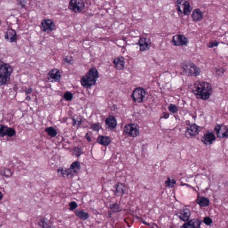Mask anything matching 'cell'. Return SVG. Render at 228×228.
Returning a JSON list of instances; mask_svg holds the SVG:
<instances>
[{
    "mask_svg": "<svg viewBox=\"0 0 228 228\" xmlns=\"http://www.w3.org/2000/svg\"><path fill=\"white\" fill-rule=\"evenodd\" d=\"M13 69L10 64L1 61L0 64L1 85H5L11 79Z\"/></svg>",
    "mask_w": 228,
    "mask_h": 228,
    "instance_id": "cell-4",
    "label": "cell"
},
{
    "mask_svg": "<svg viewBox=\"0 0 228 228\" xmlns=\"http://www.w3.org/2000/svg\"><path fill=\"white\" fill-rule=\"evenodd\" d=\"M91 128L94 131H99L102 128L101 125L100 123H96L93 125Z\"/></svg>",
    "mask_w": 228,
    "mask_h": 228,
    "instance_id": "cell-42",
    "label": "cell"
},
{
    "mask_svg": "<svg viewBox=\"0 0 228 228\" xmlns=\"http://www.w3.org/2000/svg\"><path fill=\"white\" fill-rule=\"evenodd\" d=\"M97 142L103 146H107L111 143V140L106 136H100L97 139Z\"/></svg>",
    "mask_w": 228,
    "mask_h": 228,
    "instance_id": "cell-26",
    "label": "cell"
},
{
    "mask_svg": "<svg viewBox=\"0 0 228 228\" xmlns=\"http://www.w3.org/2000/svg\"><path fill=\"white\" fill-rule=\"evenodd\" d=\"M214 130L219 138L223 139L228 137V128L226 126L217 125L215 127Z\"/></svg>",
    "mask_w": 228,
    "mask_h": 228,
    "instance_id": "cell-11",
    "label": "cell"
},
{
    "mask_svg": "<svg viewBox=\"0 0 228 228\" xmlns=\"http://www.w3.org/2000/svg\"><path fill=\"white\" fill-rule=\"evenodd\" d=\"M225 72V70L224 69L222 68H217L215 69L216 74L218 76H221L224 75Z\"/></svg>",
    "mask_w": 228,
    "mask_h": 228,
    "instance_id": "cell-41",
    "label": "cell"
},
{
    "mask_svg": "<svg viewBox=\"0 0 228 228\" xmlns=\"http://www.w3.org/2000/svg\"><path fill=\"white\" fill-rule=\"evenodd\" d=\"M85 7V3L81 0H71L68 5V9L75 13H80Z\"/></svg>",
    "mask_w": 228,
    "mask_h": 228,
    "instance_id": "cell-6",
    "label": "cell"
},
{
    "mask_svg": "<svg viewBox=\"0 0 228 228\" xmlns=\"http://www.w3.org/2000/svg\"><path fill=\"white\" fill-rule=\"evenodd\" d=\"M110 209L111 212L113 213H118L121 211V208L117 203H115L111 205L110 206Z\"/></svg>",
    "mask_w": 228,
    "mask_h": 228,
    "instance_id": "cell-32",
    "label": "cell"
},
{
    "mask_svg": "<svg viewBox=\"0 0 228 228\" xmlns=\"http://www.w3.org/2000/svg\"><path fill=\"white\" fill-rule=\"evenodd\" d=\"M55 27V23L51 19L45 18L41 22V29L46 33H51L54 30Z\"/></svg>",
    "mask_w": 228,
    "mask_h": 228,
    "instance_id": "cell-7",
    "label": "cell"
},
{
    "mask_svg": "<svg viewBox=\"0 0 228 228\" xmlns=\"http://www.w3.org/2000/svg\"><path fill=\"white\" fill-rule=\"evenodd\" d=\"M188 43V39L184 35L181 34H177L173 36L171 40L172 45L174 46H186Z\"/></svg>",
    "mask_w": 228,
    "mask_h": 228,
    "instance_id": "cell-10",
    "label": "cell"
},
{
    "mask_svg": "<svg viewBox=\"0 0 228 228\" xmlns=\"http://www.w3.org/2000/svg\"><path fill=\"white\" fill-rule=\"evenodd\" d=\"M17 4L20 5L22 8H25L27 4V1H17Z\"/></svg>",
    "mask_w": 228,
    "mask_h": 228,
    "instance_id": "cell-44",
    "label": "cell"
},
{
    "mask_svg": "<svg viewBox=\"0 0 228 228\" xmlns=\"http://www.w3.org/2000/svg\"><path fill=\"white\" fill-rule=\"evenodd\" d=\"M32 90H33V89H32V88H26V89L25 90V92H26V94H31V93H32Z\"/></svg>",
    "mask_w": 228,
    "mask_h": 228,
    "instance_id": "cell-45",
    "label": "cell"
},
{
    "mask_svg": "<svg viewBox=\"0 0 228 228\" xmlns=\"http://www.w3.org/2000/svg\"><path fill=\"white\" fill-rule=\"evenodd\" d=\"M146 95V92L145 90L143 88L140 87L133 91L131 96L134 101L140 103L143 102Z\"/></svg>",
    "mask_w": 228,
    "mask_h": 228,
    "instance_id": "cell-9",
    "label": "cell"
},
{
    "mask_svg": "<svg viewBox=\"0 0 228 228\" xmlns=\"http://www.w3.org/2000/svg\"><path fill=\"white\" fill-rule=\"evenodd\" d=\"M45 131L49 136L51 137H56L57 135V131L54 128L52 127L46 128Z\"/></svg>",
    "mask_w": 228,
    "mask_h": 228,
    "instance_id": "cell-29",
    "label": "cell"
},
{
    "mask_svg": "<svg viewBox=\"0 0 228 228\" xmlns=\"http://www.w3.org/2000/svg\"><path fill=\"white\" fill-rule=\"evenodd\" d=\"M113 63L115 65V68L117 69L122 70L125 67V58L121 56L116 57L114 59Z\"/></svg>",
    "mask_w": 228,
    "mask_h": 228,
    "instance_id": "cell-19",
    "label": "cell"
},
{
    "mask_svg": "<svg viewBox=\"0 0 228 228\" xmlns=\"http://www.w3.org/2000/svg\"><path fill=\"white\" fill-rule=\"evenodd\" d=\"M75 215L82 220H86L89 218V214L82 210H76L74 212Z\"/></svg>",
    "mask_w": 228,
    "mask_h": 228,
    "instance_id": "cell-25",
    "label": "cell"
},
{
    "mask_svg": "<svg viewBox=\"0 0 228 228\" xmlns=\"http://www.w3.org/2000/svg\"><path fill=\"white\" fill-rule=\"evenodd\" d=\"M82 123V118L80 116L74 117L72 119L73 125L75 127H79Z\"/></svg>",
    "mask_w": 228,
    "mask_h": 228,
    "instance_id": "cell-31",
    "label": "cell"
},
{
    "mask_svg": "<svg viewBox=\"0 0 228 228\" xmlns=\"http://www.w3.org/2000/svg\"><path fill=\"white\" fill-rule=\"evenodd\" d=\"M106 124L107 125L109 128L111 129H115L116 127L117 123L116 119L113 116H109L106 119Z\"/></svg>",
    "mask_w": 228,
    "mask_h": 228,
    "instance_id": "cell-23",
    "label": "cell"
},
{
    "mask_svg": "<svg viewBox=\"0 0 228 228\" xmlns=\"http://www.w3.org/2000/svg\"><path fill=\"white\" fill-rule=\"evenodd\" d=\"M16 134V131L14 129L12 128H9L8 131H7V134L6 136L8 137H12L15 136Z\"/></svg>",
    "mask_w": 228,
    "mask_h": 228,
    "instance_id": "cell-40",
    "label": "cell"
},
{
    "mask_svg": "<svg viewBox=\"0 0 228 228\" xmlns=\"http://www.w3.org/2000/svg\"><path fill=\"white\" fill-rule=\"evenodd\" d=\"M196 203L200 206L207 207L210 204V201L207 197H205L204 196H200L196 199Z\"/></svg>",
    "mask_w": 228,
    "mask_h": 228,
    "instance_id": "cell-22",
    "label": "cell"
},
{
    "mask_svg": "<svg viewBox=\"0 0 228 228\" xmlns=\"http://www.w3.org/2000/svg\"><path fill=\"white\" fill-rule=\"evenodd\" d=\"M202 222L197 218L192 219L184 223L181 228H201Z\"/></svg>",
    "mask_w": 228,
    "mask_h": 228,
    "instance_id": "cell-14",
    "label": "cell"
},
{
    "mask_svg": "<svg viewBox=\"0 0 228 228\" xmlns=\"http://www.w3.org/2000/svg\"><path fill=\"white\" fill-rule=\"evenodd\" d=\"M176 5L178 11L184 15H189L192 10L189 3L185 0L177 1L176 2Z\"/></svg>",
    "mask_w": 228,
    "mask_h": 228,
    "instance_id": "cell-5",
    "label": "cell"
},
{
    "mask_svg": "<svg viewBox=\"0 0 228 228\" xmlns=\"http://www.w3.org/2000/svg\"><path fill=\"white\" fill-rule=\"evenodd\" d=\"M191 214V212L189 209L188 208H184L182 210L177 212L176 215L180 219L184 222H187L189 220Z\"/></svg>",
    "mask_w": 228,
    "mask_h": 228,
    "instance_id": "cell-17",
    "label": "cell"
},
{
    "mask_svg": "<svg viewBox=\"0 0 228 228\" xmlns=\"http://www.w3.org/2000/svg\"><path fill=\"white\" fill-rule=\"evenodd\" d=\"M61 75L60 71L57 68H53L48 74V79L50 82H59L61 80Z\"/></svg>",
    "mask_w": 228,
    "mask_h": 228,
    "instance_id": "cell-12",
    "label": "cell"
},
{
    "mask_svg": "<svg viewBox=\"0 0 228 228\" xmlns=\"http://www.w3.org/2000/svg\"><path fill=\"white\" fill-rule=\"evenodd\" d=\"M58 176L66 178L71 176L73 174L69 168H60L57 170Z\"/></svg>",
    "mask_w": 228,
    "mask_h": 228,
    "instance_id": "cell-24",
    "label": "cell"
},
{
    "mask_svg": "<svg viewBox=\"0 0 228 228\" xmlns=\"http://www.w3.org/2000/svg\"><path fill=\"white\" fill-rule=\"evenodd\" d=\"M168 110L172 113H176L177 112L178 109V107H177V106L171 104L168 106Z\"/></svg>",
    "mask_w": 228,
    "mask_h": 228,
    "instance_id": "cell-39",
    "label": "cell"
},
{
    "mask_svg": "<svg viewBox=\"0 0 228 228\" xmlns=\"http://www.w3.org/2000/svg\"><path fill=\"white\" fill-rule=\"evenodd\" d=\"M219 44V42L217 41H213L208 43L207 46L208 48H213L214 47H217Z\"/></svg>",
    "mask_w": 228,
    "mask_h": 228,
    "instance_id": "cell-36",
    "label": "cell"
},
{
    "mask_svg": "<svg viewBox=\"0 0 228 228\" xmlns=\"http://www.w3.org/2000/svg\"><path fill=\"white\" fill-rule=\"evenodd\" d=\"M73 151L74 154H75V155L76 157H79L83 153L82 150L81 148L77 147L74 148L73 149Z\"/></svg>",
    "mask_w": 228,
    "mask_h": 228,
    "instance_id": "cell-35",
    "label": "cell"
},
{
    "mask_svg": "<svg viewBox=\"0 0 228 228\" xmlns=\"http://www.w3.org/2000/svg\"><path fill=\"white\" fill-rule=\"evenodd\" d=\"M124 130L126 134L130 137H136L139 135V126L137 124H128L125 126Z\"/></svg>",
    "mask_w": 228,
    "mask_h": 228,
    "instance_id": "cell-8",
    "label": "cell"
},
{
    "mask_svg": "<svg viewBox=\"0 0 228 228\" xmlns=\"http://www.w3.org/2000/svg\"><path fill=\"white\" fill-rule=\"evenodd\" d=\"M5 40L11 43L16 42L17 40V36L16 32L13 29H9L5 34Z\"/></svg>",
    "mask_w": 228,
    "mask_h": 228,
    "instance_id": "cell-13",
    "label": "cell"
},
{
    "mask_svg": "<svg viewBox=\"0 0 228 228\" xmlns=\"http://www.w3.org/2000/svg\"><path fill=\"white\" fill-rule=\"evenodd\" d=\"M176 183V180L171 177L168 178L167 180L165 182V186L169 188H173Z\"/></svg>",
    "mask_w": 228,
    "mask_h": 228,
    "instance_id": "cell-30",
    "label": "cell"
},
{
    "mask_svg": "<svg viewBox=\"0 0 228 228\" xmlns=\"http://www.w3.org/2000/svg\"><path fill=\"white\" fill-rule=\"evenodd\" d=\"M99 72L95 67H91L81 78V85L84 88H88L95 85L99 78Z\"/></svg>",
    "mask_w": 228,
    "mask_h": 228,
    "instance_id": "cell-2",
    "label": "cell"
},
{
    "mask_svg": "<svg viewBox=\"0 0 228 228\" xmlns=\"http://www.w3.org/2000/svg\"><path fill=\"white\" fill-rule=\"evenodd\" d=\"M8 126L1 125V128H0V136L1 137H4L6 136L7 131H8Z\"/></svg>",
    "mask_w": 228,
    "mask_h": 228,
    "instance_id": "cell-34",
    "label": "cell"
},
{
    "mask_svg": "<svg viewBox=\"0 0 228 228\" xmlns=\"http://www.w3.org/2000/svg\"><path fill=\"white\" fill-rule=\"evenodd\" d=\"M203 222L207 226H210L213 222V220L210 217H206L204 218Z\"/></svg>",
    "mask_w": 228,
    "mask_h": 228,
    "instance_id": "cell-43",
    "label": "cell"
},
{
    "mask_svg": "<svg viewBox=\"0 0 228 228\" xmlns=\"http://www.w3.org/2000/svg\"><path fill=\"white\" fill-rule=\"evenodd\" d=\"M38 224L42 228H55L50 221L45 217L40 219L38 221Z\"/></svg>",
    "mask_w": 228,
    "mask_h": 228,
    "instance_id": "cell-21",
    "label": "cell"
},
{
    "mask_svg": "<svg viewBox=\"0 0 228 228\" xmlns=\"http://www.w3.org/2000/svg\"><path fill=\"white\" fill-rule=\"evenodd\" d=\"M200 131V128L194 124L189 126L186 131V135L188 137H193L196 136Z\"/></svg>",
    "mask_w": 228,
    "mask_h": 228,
    "instance_id": "cell-18",
    "label": "cell"
},
{
    "mask_svg": "<svg viewBox=\"0 0 228 228\" xmlns=\"http://www.w3.org/2000/svg\"><path fill=\"white\" fill-rule=\"evenodd\" d=\"M183 73L188 76H198L201 73V69L190 60H185L181 64Z\"/></svg>",
    "mask_w": 228,
    "mask_h": 228,
    "instance_id": "cell-3",
    "label": "cell"
},
{
    "mask_svg": "<svg viewBox=\"0 0 228 228\" xmlns=\"http://www.w3.org/2000/svg\"><path fill=\"white\" fill-rule=\"evenodd\" d=\"M193 93L196 98L203 100L209 99L213 92V88L210 83L204 81H197L193 84Z\"/></svg>",
    "mask_w": 228,
    "mask_h": 228,
    "instance_id": "cell-1",
    "label": "cell"
},
{
    "mask_svg": "<svg viewBox=\"0 0 228 228\" xmlns=\"http://www.w3.org/2000/svg\"><path fill=\"white\" fill-rule=\"evenodd\" d=\"M85 137H86L87 140H88V141L89 142L91 141L92 140L91 138L90 137L88 133H87V134H86V136H85Z\"/></svg>",
    "mask_w": 228,
    "mask_h": 228,
    "instance_id": "cell-46",
    "label": "cell"
},
{
    "mask_svg": "<svg viewBox=\"0 0 228 228\" xmlns=\"http://www.w3.org/2000/svg\"><path fill=\"white\" fill-rule=\"evenodd\" d=\"M203 14L200 9H195L193 12L192 14V18L193 22H199L203 19Z\"/></svg>",
    "mask_w": 228,
    "mask_h": 228,
    "instance_id": "cell-20",
    "label": "cell"
},
{
    "mask_svg": "<svg viewBox=\"0 0 228 228\" xmlns=\"http://www.w3.org/2000/svg\"><path fill=\"white\" fill-rule=\"evenodd\" d=\"M169 114L168 113H165L163 115V118L164 119H167L169 117Z\"/></svg>",
    "mask_w": 228,
    "mask_h": 228,
    "instance_id": "cell-47",
    "label": "cell"
},
{
    "mask_svg": "<svg viewBox=\"0 0 228 228\" xmlns=\"http://www.w3.org/2000/svg\"><path fill=\"white\" fill-rule=\"evenodd\" d=\"M151 40L147 38H141L138 42V45L140 46L141 51H148L151 46Z\"/></svg>",
    "mask_w": 228,
    "mask_h": 228,
    "instance_id": "cell-16",
    "label": "cell"
},
{
    "mask_svg": "<svg viewBox=\"0 0 228 228\" xmlns=\"http://www.w3.org/2000/svg\"><path fill=\"white\" fill-rule=\"evenodd\" d=\"M3 196V195L2 192H1V200H2V199Z\"/></svg>",
    "mask_w": 228,
    "mask_h": 228,
    "instance_id": "cell-48",
    "label": "cell"
},
{
    "mask_svg": "<svg viewBox=\"0 0 228 228\" xmlns=\"http://www.w3.org/2000/svg\"><path fill=\"white\" fill-rule=\"evenodd\" d=\"M116 192L117 194H124L126 192L125 185L123 183H118L116 186Z\"/></svg>",
    "mask_w": 228,
    "mask_h": 228,
    "instance_id": "cell-27",
    "label": "cell"
},
{
    "mask_svg": "<svg viewBox=\"0 0 228 228\" xmlns=\"http://www.w3.org/2000/svg\"><path fill=\"white\" fill-rule=\"evenodd\" d=\"M216 137L212 131H208L205 133L202 141L205 144H211L215 141Z\"/></svg>",
    "mask_w": 228,
    "mask_h": 228,
    "instance_id": "cell-15",
    "label": "cell"
},
{
    "mask_svg": "<svg viewBox=\"0 0 228 228\" xmlns=\"http://www.w3.org/2000/svg\"><path fill=\"white\" fill-rule=\"evenodd\" d=\"M68 205L69 209L71 210V211H73V210H75L78 206L77 203L76 202H74V201L70 202L69 203V204Z\"/></svg>",
    "mask_w": 228,
    "mask_h": 228,
    "instance_id": "cell-38",
    "label": "cell"
},
{
    "mask_svg": "<svg viewBox=\"0 0 228 228\" xmlns=\"http://www.w3.org/2000/svg\"><path fill=\"white\" fill-rule=\"evenodd\" d=\"M63 63L65 64L68 65H72L73 63L74 62V59H73V57L71 56H66L65 57H64L63 59Z\"/></svg>",
    "mask_w": 228,
    "mask_h": 228,
    "instance_id": "cell-33",
    "label": "cell"
},
{
    "mask_svg": "<svg viewBox=\"0 0 228 228\" xmlns=\"http://www.w3.org/2000/svg\"><path fill=\"white\" fill-rule=\"evenodd\" d=\"M63 97L66 101H70L73 99V95L70 92L67 91L64 94Z\"/></svg>",
    "mask_w": 228,
    "mask_h": 228,
    "instance_id": "cell-37",
    "label": "cell"
},
{
    "mask_svg": "<svg viewBox=\"0 0 228 228\" xmlns=\"http://www.w3.org/2000/svg\"><path fill=\"white\" fill-rule=\"evenodd\" d=\"M69 168L73 173H77L78 171L80 170L81 168L80 163L79 161H77L73 162L70 165Z\"/></svg>",
    "mask_w": 228,
    "mask_h": 228,
    "instance_id": "cell-28",
    "label": "cell"
}]
</instances>
